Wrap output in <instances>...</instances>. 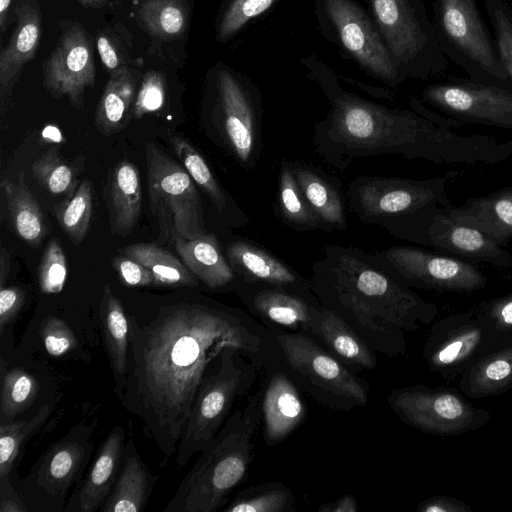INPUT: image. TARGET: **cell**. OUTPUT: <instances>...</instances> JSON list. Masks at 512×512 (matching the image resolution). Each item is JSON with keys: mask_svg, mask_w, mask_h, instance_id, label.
<instances>
[{"mask_svg": "<svg viewBox=\"0 0 512 512\" xmlns=\"http://www.w3.org/2000/svg\"><path fill=\"white\" fill-rule=\"evenodd\" d=\"M127 317L129 354L120 401L141 421L163 463L176 453L202 381L225 348L239 349L260 370L274 371L283 362L274 332L215 301L172 302L144 318Z\"/></svg>", "mask_w": 512, "mask_h": 512, "instance_id": "6da1fadb", "label": "cell"}, {"mask_svg": "<svg viewBox=\"0 0 512 512\" xmlns=\"http://www.w3.org/2000/svg\"><path fill=\"white\" fill-rule=\"evenodd\" d=\"M329 110L315 123L312 146L329 166L344 172L358 158L400 155L439 165H495L512 156V141L462 135L413 109L391 108L349 90L316 54L300 59Z\"/></svg>", "mask_w": 512, "mask_h": 512, "instance_id": "7a4b0ae2", "label": "cell"}, {"mask_svg": "<svg viewBox=\"0 0 512 512\" xmlns=\"http://www.w3.org/2000/svg\"><path fill=\"white\" fill-rule=\"evenodd\" d=\"M309 280L323 308L342 317L374 351L387 355L400 352L403 331L433 309L358 247L326 245Z\"/></svg>", "mask_w": 512, "mask_h": 512, "instance_id": "3957f363", "label": "cell"}, {"mask_svg": "<svg viewBox=\"0 0 512 512\" xmlns=\"http://www.w3.org/2000/svg\"><path fill=\"white\" fill-rule=\"evenodd\" d=\"M264 388L228 417L215 437L200 451L162 512H215L247 477L254 458V436L262 416Z\"/></svg>", "mask_w": 512, "mask_h": 512, "instance_id": "277c9868", "label": "cell"}, {"mask_svg": "<svg viewBox=\"0 0 512 512\" xmlns=\"http://www.w3.org/2000/svg\"><path fill=\"white\" fill-rule=\"evenodd\" d=\"M259 368L239 349L225 348L203 379L180 438L175 464L183 468L219 432L238 398L257 378Z\"/></svg>", "mask_w": 512, "mask_h": 512, "instance_id": "5b68a950", "label": "cell"}, {"mask_svg": "<svg viewBox=\"0 0 512 512\" xmlns=\"http://www.w3.org/2000/svg\"><path fill=\"white\" fill-rule=\"evenodd\" d=\"M375 25L399 72L425 80L443 74L449 64L424 0H368Z\"/></svg>", "mask_w": 512, "mask_h": 512, "instance_id": "8992f818", "label": "cell"}, {"mask_svg": "<svg viewBox=\"0 0 512 512\" xmlns=\"http://www.w3.org/2000/svg\"><path fill=\"white\" fill-rule=\"evenodd\" d=\"M213 123L227 152L253 170L263 152V97L247 75L221 62L211 71Z\"/></svg>", "mask_w": 512, "mask_h": 512, "instance_id": "52a82bcc", "label": "cell"}, {"mask_svg": "<svg viewBox=\"0 0 512 512\" xmlns=\"http://www.w3.org/2000/svg\"><path fill=\"white\" fill-rule=\"evenodd\" d=\"M320 34L365 74L396 88L407 79L396 68L371 14L357 0H314Z\"/></svg>", "mask_w": 512, "mask_h": 512, "instance_id": "ba28073f", "label": "cell"}, {"mask_svg": "<svg viewBox=\"0 0 512 512\" xmlns=\"http://www.w3.org/2000/svg\"><path fill=\"white\" fill-rule=\"evenodd\" d=\"M433 24L447 59L471 80L511 88L476 0H432Z\"/></svg>", "mask_w": 512, "mask_h": 512, "instance_id": "9c48e42d", "label": "cell"}, {"mask_svg": "<svg viewBox=\"0 0 512 512\" xmlns=\"http://www.w3.org/2000/svg\"><path fill=\"white\" fill-rule=\"evenodd\" d=\"M446 206H430L379 226L391 236L499 269L512 267V254L484 232L452 218Z\"/></svg>", "mask_w": 512, "mask_h": 512, "instance_id": "30bf717a", "label": "cell"}, {"mask_svg": "<svg viewBox=\"0 0 512 512\" xmlns=\"http://www.w3.org/2000/svg\"><path fill=\"white\" fill-rule=\"evenodd\" d=\"M148 199L161 237L194 239L206 234L201 198L185 168L154 143L146 145Z\"/></svg>", "mask_w": 512, "mask_h": 512, "instance_id": "8fae6325", "label": "cell"}, {"mask_svg": "<svg viewBox=\"0 0 512 512\" xmlns=\"http://www.w3.org/2000/svg\"><path fill=\"white\" fill-rule=\"evenodd\" d=\"M452 174L429 179L360 175L347 186V197L361 223L382 222L430 206H448L446 184Z\"/></svg>", "mask_w": 512, "mask_h": 512, "instance_id": "7c38bea8", "label": "cell"}, {"mask_svg": "<svg viewBox=\"0 0 512 512\" xmlns=\"http://www.w3.org/2000/svg\"><path fill=\"white\" fill-rule=\"evenodd\" d=\"M274 335L284 364L309 386L314 396L324 394L325 404L340 408L366 406L368 390L364 382L313 338L302 332Z\"/></svg>", "mask_w": 512, "mask_h": 512, "instance_id": "4fadbf2b", "label": "cell"}, {"mask_svg": "<svg viewBox=\"0 0 512 512\" xmlns=\"http://www.w3.org/2000/svg\"><path fill=\"white\" fill-rule=\"evenodd\" d=\"M96 427L97 419L90 423H78L39 457L24 479V494L27 496L32 493L31 501L37 505L36 509L64 510L63 502L67 492L89 460L91 436Z\"/></svg>", "mask_w": 512, "mask_h": 512, "instance_id": "5bb4252c", "label": "cell"}, {"mask_svg": "<svg viewBox=\"0 0 512 512\" xmlns=\"http://www.w3.org/2000/svg\"><path fill=\"white\" fill-rule=\"evenodd\" d=\"M419 99L455 127L477 123L512 129V90L503 85L475 80L436 83L425 86Z\"/></svg>", "mask_w": 512, "mask_h": 512, "instance_id": "9a60e30c", "label": "cell"}, {"mask_svg": "<svg viewBox=\"0 0 512 512\" xmlns=\"http://www.w3.org/2000/svg\"><path fill=\"white\" fill-rule=\"evenodd\" d=\"M373 259L406 286L473 291L485 286L486 276L473 264L411 246H393L372 254Z\"/></svg>", "mask_w": 512, "mask_h": 512, "instance_id": "2e32d148", "label": "cell"}, {"mask_svg": "<svg viewBox=\"0 0 512 512\" xmlns=\"http://www.w3.org/2000/svg\"><path fill=\"white\" fill-rule=\"evenodd\" d=\"M43 71L44 85L54 97L67 96L72 106L83 109L84 91L95 83V68L91 41L80 25L62 32Z\"/></svg>", "mask_w": 512, "mask_h": 512, "instance_id": "e0dca14e", "label": "cell"}, {"mask_svg": "<svg viewBox=\"0 0 512 512\" xmlns=\"http://www.w3.org/2000/svg\"><path fill=\"white\" fill-rule=\"evenodd\" d=\"M224 254L239 282L285 287L316 298L310 280L263 246L241 237L230 240Z\"/></svg>", "mask_w": 512, "mask_h": 512, "instance_id": "ac0fdd59", "label": "cell"}, {"mask_svg": "<svg viewBox=\"0 0 512 512\" xmlns=\"http://www.w3.org/2000/svg\"><path fill=\"white\" fill-rule=\"evenodd\" d=\"M235 292L252 315L297 332H307L312 311L321 306L317 298L269 284L239 282Z\"/></svg>", "mask_w": 512, "mask_h": 512, "instance_id": "d6986e66", "label": "cell"}, {"mask_svg": "<svg viewBox=\"0 0 512 512\" xmlns=\"http://www.w3.org/2000/svg\"><path fill=\"white\" fill-rule=\"evenodd\" d=\"M261 412L264 439L274 446L286 439L305 417L303 399L290 377L274 370L264 387Z\"/></svg>", "mask_w": 512, "mask_h": 512, "instance_id": "ffe728a7", "label": "cell"}, {"mask_svg": "<svg viewBox=\"0 0 512 512\" xmlns=\"http://www.w3.org/2000/svg\"><path fill=\"white\" fill-rule=\"evenodd\" d=\"M125 431L115 426L102 443L94 464L64 511L99 510L116 482L124 452Z\"/></svg>", "mask_w": 512, "mask_h": 512, "instance_id": "44dd1931", "label": "cell"}, {"mask_svg": "<svg viewBox=\"0 0 512 512\" xmlns=\"http://www.w3.org/2000/svg\"><path fill=\"white\" fill-rule=\"evenodd\" d=\"M293 174L325 231L349 227L340 181L320 168L301 160H290Z\"/></svg>", "mask_w": 512, "mask_h": 512, "instance_id": "7402d4cb", "label": "cell"}, {"mask_svg": "<svg viewBox=\"0 0 512 512\" xmlns=\"http://www.w3.org/2000/svg\"><path fill=\"white\" fill-rule=\"evenodd\" d=\"M307 332L320 339L342 362L372 370L377 365L375 351L337 313L316 307L311 314Z\"/></svg>", "mask_w": 512, "mask_h": 512, "instance_id": "603a6c76", "label": "cell"}, {"mask_svg": "<svg viewBox=\"0 0 512 512\" xmlns=\"http://www.w3.org/2000/svg\"><path fill=\"white\" fill-rule=\"evenodd\" d=\"M17 22L7 46L0 54V86L2 106L24 66L34 57L42 32L41 14L31 4L16 10Z\"/></svg>", "mask_w": 512, "mask_h": 512, "instance_id": "cb8c5ba5", "label": "cell"}, {"mask_svg": "<svg viewBox=\"0 0 512 512\" xmlns=\"http://www.w3.org/2000/svg\"><path fill=\"white\" fill-rule=\"evenodd\" d=\"M445 208L452 218L479 229L501 246L512 239V187Z\"/></svg>", "mask_w": 512, "mask_h": 512, "instance_id": "d4e9b609", "label": "cell"}, {"mask_svg": "<svg viewBox=\"0 0 512 512\" xmlns=\"http://www.w3.org/2000/svg\"><path fill=\"white\" fill-rule=\"evenodd\" d=\"M175 249L186 267L207 287L236 291L239 279L216 236L206 233L194 239H177Z\"/></svg>", "mask_w": 512, "mask_h": 512, "instance_id": "484cf974", "label": "cell"}, {"mask_svg": "<svg viewBox=\"0 0 512 512\" xmlns=\"http://www.w3.org/2000/svg\"><path fill=\"white\" fill-rule=\"evenodd\" d=\"M122 466L101 512H140L152 493L156 477L141 459L133 438L124 448Z\"/></svg>", "mask_w": 512, "mask_h": 512, "instance_id": "4316f807", "label": "cell"}, {"mask_svg": "<svg viewBox=\"0 0 512 512\" xmlns=\"http://www.w3.org/2000/svg\"><path fill=\"white\" fill-rule=\"evenodd\" d=\"M387 401L399 417L426 429L437 428L444 420H455L464 414L463 404L451 394L405 388L394 391Z\"/></svg>", "mask_w": 512, "mask_h": 512, "instance_id": "83f0119b", "label": "cell"}, {"mask_svg": "<svg viewBox=\"0 0 512 512\" xmlns=\"http://www.w3.org/2000/svg\"><path fill=\"white\" fill-rule=\"evenodd\" d=\"M99 316L104 347L114 380V392L120 400L127 378L129 325L127 314L109 285L102 290Z\"/></svg>", "mask_w": 512, "mask_h": 512, "instance_id": "f1b7e54d", "label": "cell"}, {"mask_svg": "<svg viewBox=\"0 0 512 512\" xmlns=\"http://www.w3.org/2000/svg\"><path fill=\"white\" fill-rule=\"evenodd\" d=\"M171 143L185 170L209 197L217 213L226 217L231 226L248 225L249 217L222 188L202 155L183 138L173 137Z\"/></svg>", "mask_w": 512, "mask_h": 512, "instance_id": "f546056e", "label": "cell"}, {"mask_svg": "<svg viewBox=\"0 0 512 512\" xmlns=\"http://www.w3.org/2000/svg\"><path fill=\"white\" fill-rule=\"evenodd\" d=\"M137 83L138 74L130 69L111 76L95 115V125L101 134H114L126 125L136 97Z\"/></svg>", "mask_w": 512, "mask_h": 512, "instance_id": "4dcf8cb0", "label": "cell"}, {"mask_svg": "<svg viewBox=\"0 0 512 512\" xmlns=\"http://www.w3.org/2000/svg\"><path fill=\"white\" fill-rule=\"evenodd\" d=\"M109 190L114 228L119 233L130 232L139 218L142 203L141 181L135 165L129 161L118 163Z\"/></svg>", "mask_w": 512, "mask_h": 512, "instance_id": "1f68e13d", "label": "cell"}, {"mask_svg": "<svg viewBox=\"0 0 512 512\" xmlns=\"http://www.w3.org/2000/svg\"><path fill=\"white\" fill-rule=\"evenodd\" d=\"M1 186L15 232L27 244L37 245L43 239L46 227L42 211L26 185L24 173L19 174L17 181L4 179Z\"/></svg>", "mask_w": 512, "mask_h": 512, "instance_id": "d6a6232c", "label": "cell"}, {"mask_svg": "<svg viewBox=\"0 0 512 512\" xmlns=\"http://www.w3.org/2000/svg\"><path fill=\"white\" fill-rule=\"evenodd\" d=\"M277 214L290 228L298 231L323 230L325 227L306 200L290 165L281 159L279 165Z\"/></svg>", "mask_w": 512, "mask_h": 512, "instance_id": "836d02e7", "label": "cell"}, {"mask_svg": "<svg viewBox=\"0 0 512 512\" xmlns=\"http://www.w3.org/2000/svg\"><path fill=\"white\" fill-rule=\"evenodd\" d=\"M123 254L144 265L154 277V286L195 287L197 277L169 251L152 243H137L123 249Z\"/></svg>", "mask_w": 512, "mask_h": 512, "instance_id": "e575fe53", "label": "cell"}, {"mask_svg": "<svg viewBox=\"0 0 512 512\" xmlns=\"http://www.w3.org/2000/svg\"><path fill=\"white\" fill-rule=\"evenodd\" d=\"M292 491L281 482H267L241 490L223 512H295Z\"/></svg>", "mask_w": 512, "mask_h": 512, "instance_id": "d590c367", "label": "cell"}, {"mask_svg": "<svg viewBox=\"0 0 512 512\" xmlns=\"http://www.w3.org/2000/svg\"><path fill=\"white\" fill-rule=\"evenodd\" d=\"M138 15L153 36L164 40L180 36L187 23V10L182 0H143Z\"/></svg>", "mask_w": 512, "mask_h": 512, "instance_id": "8d00e7d4", "label": "cell"}, {"mask_svg": "<svg viewBox=\"0 0 512 512\" xmlns=\"http://www.w3.org/2000/svg\"><path fill=\"white\" fill-rule=\"evenodd\" d=\"M52 409V404H45L28 420L0 424V479L9 478L22 446L42 427Z\"/></svg>", "mask_w": 512, "mask_h": 512, "instance_id": "74e56055", "label": "cell"}, {"mask_svg": "<svg viewBox=\"0 0 512 512\" xmlns=\"http://www.w3.org/2000/svg\"><path fill=\"white\" fill-rule=\"evenodd\" d=\"M279 0H224L216 21V39L225 43L251 21L270 11Z\"/></svg>", "mask_w": 512, "mask_h": 512, "instance_id": "f35d334b", "label": "cell"}, {"mask_svg": "<svg viewBox=\"0 0 512 512\" xmlns=\"http://www.w3.org/2000/svg\"><path fill=\"white\" fill-rule=\"evenodd\" d=\"M35 378L21 368L2 373L0 424L13 421L26 410L37 394Z\"/></svg>", "mask_w": 512, "mask_h": 512, "instance_id": "ab89813d", "label": "cell"}, {"mask_svg": "<svg viewBox=\"0 0 512 512\" xmlns=\"http://www.w3.org/2000/svg\"><path fill=\"white\" fill-rule=\"evenodd\" d=\"M59 224L76 244L81 243L89 229L92 215V192L88 180H84L75 192L56 208Z\"/></svg>", "mask_w": 512, "mask_h": 512, "instance_id": "60d3db41", "label": "cell"}, {"mask_svg": "<svg viewBox=\"0 0 512 512\" xmlns=\"http://www.w3.org/2000/svg\"><path fill=\"white\" fill-rule=\"evenodd\" d=\"M37 181L52 194H69L75 191L74 172L59 156L55 148L41 155L32 165Z\"/></svg>", "mask_w": 512, "mask_h": 512, "instance_id": "b9f144b4", "label": "cell"}, {"mask_svg": "<svg viewBox=\"0 0 512 512\" xmlns=\"http://www.w3.org/2000/svg\"><path fill=\"white\" fill-rule=\"evenodd\" d=\"M500 62L512 88V7L505 0H484Z\"/></svg>", "mask_w": 512, "mask_h": 512, "instance_id": "7bdbcfd3", "label": "cell"}, {"mask_svg": "<svg viewBox=\"0 0 512 512\" xmlns=\"http://www.w3.org/2000/svg\"><path fill=\"white\" fill-rule=\"evenodd\" d=\"M66 278V257L58 240L53 239L47 245L39 265V287L45 294H56L62 291Z\"/></svg>", "mask_w": 512, "mask_h": 512, "instance_id": "ee69618b", "label": "cell"}, {"mask_svg": "<svg viewBox=\"0 0 512 512\" xmlns=\"http://www.w3.org/2000/svg\"><path fill=\"white\" fill-rule=\"evenodd\" d=\"M166 98V84L160 72L148 71L141 82L132 107V116L140 119L144 115L162 108Z\"/></svg>", "mask_w": 512, "mask_h": 512, "instance_id": "f6af8a7d", "label": "cell"}, {"mask_svg": "<svg viewBox=\"0 0 512 512\" xmlns=\"http://www.w3.org/2000/svg\"><path fill=\"white\" fill-rule=\"evenodd\" d=\"M40 334L45 350L52 356H62L74 349L77 344L71 328L57 317L46 318Z\"/></svg>", "mask_w": 512, "mask_h": 512, "instance_id": "bcb514c9", "label": "cell"}, {"mask_svg": "<svg viewBox=\"0 0 512 512\" xmlns=\"http://www.w3.org/2000/svg\"><path fill=\"white\" fill-rule=\"evenodd\" d=\"M112 264L124 285L129 287L154 285L152 273L140 262L124 255L116 256Z\"/></svg>", "mask_w": 512, "mask_h": 512, "instance_id": "7dc6e473", "label": "cell"}, {"mask_svg": "<svg viewBox=\"0 0 512 512\" xmlns=\"http://www.w3.org/2000/svg\"><path fill=\"white\" fill-rule=\"evenodd\" d=\"M0 288V333L2 335L5 328L20 311L25 293L16 286Z\"/></svg>", "mask_w": 512, "mask_h": 512, "instance_id": "c3c4849f", "label": "cell"}, {"mask_svg": "<svg viewBox=\"0 0 512 512\" xmlns=\"http://www.w3.org/2000/svg\"><path fill=\"white\" fill-rule=\"evenodd\" d=\"M97 49L103 66L111 76L120 74L129 68L116 43L106 34L97 37Z\"/></svg>", "mask_w": 512, "mask_h": 512, "instance_id": "681fc988", "label": "cell"}, {"mask_svg": "<svg viewBox=\"0 0 512 512\" xmlns=\"http://www.w3.org/2000/svg\"><path fill=\"white\" fill-rule=\"evenodd\" d=\"M29 508L9 482L0 479V512H27Z\"/></svg>", "mask_w": 512, "mask_h": 512, "instance_id": "f907efd6", "label": "cell"}, {"mask_svg": "<svg viewBox=\"0 0 512 512\" xmlns=\"http://www.w3.org/2000/svg\"><path fill=\"white\" fill-rule=\"evenodd\" d=\"M358 503L356 498L351 494H345L332 502L322 503L318 512H357Z\"/></svg>", "mask_w": 512, "mask_h": 512, "instance_id": "816d5d0a", "label": "cell"}, {"mask_svg": "<svg viewBox=\"0 0 512 512\" xmlns=\"http://www.w3.org/2000/svg\"><path fill=\"white\" fill-rule=\"evenodd\" d=\"M511 365L503 359L491 362L485 371V375L492 381H500L508 377L511 373Z\"/></svg>", "mask_w": 512, "mask_h": 512, "instance_id": "f5cc1de1", "label": "cell"}, {"mask_svg": "<svg viewBox=\"0 0 512 512\" xmlns=\"http://www.w3.org/2000/svg\"><path fill=\"white\" fill-rule=\"evenodd\" d=\"M463 349L461 341L452 342L443 348L437 355V359L441 363H450L458 358Z\"/></svg>", "mask_w": 512, "mask_h": 512, "instance_id": "db71d44e", "label": "cell"}, {"mask_svg": "<svg viewBox=\"0 0 512 512\" xmlns=\"http://www.w3.org/2000/svg\"><path fill=\"white\" fill-rule=\"evenodd\" d=\"M493 309L504 323L512 324V296L499 301Z\"/></svg>", "mask_w": 512, "mask_h": 512, "instance_id": "11a10c76", "label": "cell"}, {"mask_svg": "<svg viewBox=\"0 0 512 512\" xmlns=\"http://www.w3.org/2000/svg\"><path fill=\"white\" fill-rule=\"evenodd\" d=\"M9 253L5 247H1L0 252V287L5 286L6 279L9 274Z\"/></svg>", "mask_w": 512, "mask_h": 512, "instance_id": "9f6ffc18", "label": "cell"}, {"mask_svg": "<svg viewBox=\"0 0 512 512\" xmlns=\"http://www.w3.org/2000/svg\"><path fill=\"white\" fill-rule=\"evenodd\" d=\"M11 1L12 0H0V26L3 32L5 31Z\"/></svg>", "mask_w": 512, "mask_h": 512, "instance_id": "6f0895ef", "label": "cell"}, {"mask_svg": "<svg viewBox=\"0 0 512 512\" xmlns=\"http://www.w3.org/2000/svg\"><path fill=\"white\" fill-rule=\"evenodd\" d=\"M77 1L86 7H95V8L101 7L107 2V0H77Z\"/></svg>", "mask_w": 512, "mask_h": 512, "instance_id": "680465c9", "label": "cell"}]
</instances>
